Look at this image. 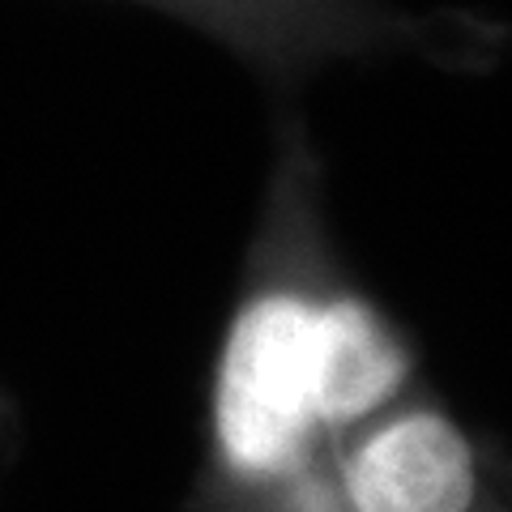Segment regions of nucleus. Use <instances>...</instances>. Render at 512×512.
Returning a JSON list of instances; mask_svg holds the SVG:
<instances>
[{"label": "nucleus", "mask_w": 512, "mask_h": 512, "mask_svg": "<svg viewBox=\"0 0 512 512\" xmlns=\"http://www.w3.org/2000/svg\"><path fill=\"white\" fill-rule=\"evenodd\" d=\"M410 372V346L363 295L282 269L244 286L210 380L205 487L218 512L325 500L338 448L402 402Z\"/></svg>", "instance_id": "1"}, {"label": "nucleus", "mask_w": 512, "mask_h": 512, "mask_svg": "<svg viewBox=\"0 0 512 512\" xmlns=\"http://www.w3.org/2000/svg\"><path fill=\"white\" fill-rule=\"evenodd\" d=\"M180 18L214 30L265 73H308L333 56L448 52L457 60H491L500 47L495 22L470 13H406L384 0H150Z\"/></svg>", "instance_id": "2"}, {"label": "nucleus", "mask_w": 512, "mask_h": 512, "mask_svg": "<svg viewBox=\"0 0 512 512\" xmlns=\"http://www.w3.org/2000/svg\"><path fill=\"white\" fill-rule=\"evenodd\" d=\"M338 512H474L478 453L444 410L389 406L333 457Z\"/></svg>", "instance_id": "3"}]
</instances>
